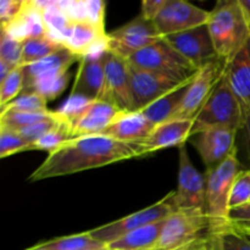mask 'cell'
Returning a JSON list of instances; mask_svg holds the SVG:
<instances>
[{"instance_id": "1", "label": "cell", "mask_w": 250, "mask_h": 250, "mask_svg": "<svg viewBox=\"0 0 250 250\" xmlns=\"http://www.w3.org/2000/svg\"><path fill=\"white\" fill-rule=\"evenodd\" d=\"M141 158L138 144L119 142L104 134L72 138L53 153L29 175L28 182L63 177Z\"/></svg>"}, {"instance_id": "2", "label": "cell", "mask_w": 250, "mask_h": 250, "mask_svg": "<svg viewBox=\"0 0 250 250\" xmlns=\"http://www.w3.org/2000/svg\"><path fill=\"white\" fill-rule=\"evenodd\" d=\"M208 28L220 60L229 62L250 39V21L239 0L217 1Z\"/></svg>"}, {"instance_id": "3", "label": "cell", "mask_w": 250, "mask_h": 250, "mask_svg": "<svg viewBox=\"0 0 250 250\" xmlns=\"http://www.w3.org/2000/svg\"><path fill=\"white\" fill-rule=\"evenodd\" d=\"M211 236L204 210H175L164 220L160 238L154 250H194L207 246Z\"/></svg>"}, {"instance_id": "4", "label": "cell", "mask_w": 250, "mask_h": 250, "mask_svg": "<svg viewBox=\"0 0 250 250\" xmlns=\"http://www.w3.org/2000/svg\"><path fill=\"white\" fill-rule=\"evenodd\" d=\"M242 170L234 151L221 165L205 171V212L209 219L211 234L229 227V197L234 180Z\"/></svg>"}, {"instance_id": "5", "label": "cell", "mask_w": 250, "mask_h": 250, "mask_svg": "<svg viewBox=\"0 0 250 250\" xmlns=\"http://www.w3.org/2000/svg\"><path fill=\"white\" fill-rule=\"evenodd\" d=\"M80 60V56L62 46L43 60L23 66V92H37L46 100H54L67 85L70 67Z\"/></svg>"}, {"instance_id": "6", "label": "cell", "mask_w": 250, "mask_h": 250, "mask_svg": "<svg viewBox=\"0 0 250 250\" xmlns=\"http://www.w3.org/2000/svg\"><path fill=\"white\" fill-rule=\"evenodd\" d=\"M242 121L243 109L224 71L209 99L193 120L192 136L211 127H227L237 131Z\"/></svg>"}, {"instance_id": "7", "label": "cell", "mask_w": 250, "mask_h": 250, "mask_svg": "<svg viewBox=\"0 0 250 250\" xmlns=\"http://www.w3.org/2000/svg\"><path fill=\"white\" fill-rule=\"evenodd\" d=\"M127 62L133 67L170 76L178 81L190 80L199 71L176 51L165 38L132 55Z\"/></svg>"}, {"instance_id": "8", "label": "cell", "mask_w": 250, "mask_h": 250, "mask_svg": "<svg viewBox=\"0 0 250 250\" xmlns=\"http://www.w3.org/2000/svg\"><path fill=\"white\" fill-rule=\"evenodd\" d=\"M172 195L173 192L168 193L160 202L155 203L146 209H142L133 214L127 215L122 219L103 225V226L93 229L88 232L98 242L105 244V246H109L110 243L122 238L136 229L167 219L176 210L172 204Z\"/></svg>"}, {"instance_id": "9", "label": "cell", "mask_w": 250, "mask_h": 250, "mask_svg": "<svg viewBox=\"0 0 250 250\" xmlns=\"http://www.w3.org/2000/svg\"><path fill=\"white\" fill-rule=\"evenodd\" d=\"M160 39L163 36L154 21H149L139 14L124 26L107 33V50L127 61L132 55Z\"/></svg>"}, {"instance_id": "10", "label": "cell", "mask_w": 250, "mask_h": 250, "mask_svg": "<svg viewBox=\"0 0 250 250\" xmlns=\"http://www.w3.org/2000/svg\"><path fill=\"white\" fill-rule=\"evenodd\" d=\"M205 175L193 165L186 144L178 148V185L173 192L172 204L176 210L199 209L205 211Z\"/></svg>"}, {"instance_id": "11", "label": "cell", "mask_w": 250, "mask_h": 250, "mask_svg": "<svg viewBox=\"0 0 250 250\" xmlns=\"http://www.w3.org/2000/svg\"><path fill=\"white\" fill-rule=\"evenodd\" d=\"M226 62L220 59L203 66L188 85L185 98L172 120H194L211 95L225 71ZM171 120V121H172Z\"/></svg>"}, {"instance_id": "12", "label": "cell", "mask_w": 250, "mask_h": 250, "mask_svg": "<svg viewBox=\"0 0 250 250\" xmlns=\"http://www.w3.org/2000/svg\"><path fill=\"white\" fill-rule=\"evenodd\" d=\"M100 100L110 103L120 111H134L128 63L107 49L105 51L104 89Z\"/></svg>"}, {"instance_id": "13", "label": "cell", "mask_w": 250, "mask_h": 250, "mask_svg": "<svg viewBox=\"0 0 250 250\" xmlns=\"http://www.w3.org/2000/svg\"><path fill=\"white\" fill-rule=\"evenodd\" d=\"M236 134L232 128L211 127L193 134L188 142L198 151L207 170H211L236 151Z\"/></svg>"}, {"instance_id": "14", "label": "cell", "mask_w": 250, "mask_h": 250, "mask_svg": "<svg viewBox=\"0 0 250 250\" xmlns=\"http://www.w3.org/2000/svg\"><path fill=\"white\" fill-rule=\"evenodd\" d=\"M128 68L134 111L146 109V106L186 82L153 71L141 70L131 65H128Z\"/></svg>"}, {"instance_id": "15", "label": "cell", "mask_w": 250, "mask_h": 250, "mask_svg": "<svg viewBox=\"0 0 250 250\" xmlns=\"http://www.w3.org/2000/svg\"><path fill=\"white\" fill-rule=\"evenodd\" d=\"M210 11L200 9L185 0H167L159 16L154 20L163 38L189 31L208 23Z\"/></svg>"}, {"instance_id": "16", "label": "cell", "mask_w": 250, "mask_h": 250, "mask_svg": "<svg viewBox=\"0 0 250 250\" xmlns=\"http://www.w3.org/2000/svg\"><path fill=\"white\" fill-rule=\"evenodd\" d=\"M165 41L198 70L219 59L208 24L165 37Z\"/></svg>"}, {"instance_id": "17", "label": "cell", "mask_w": 250, "mask_h": 250, "mask_svg": "<svg viewBox=\"0 0 250 250\" xmlns=\"http://www.w3.org/2000/svg\"><path fill=\"white\" fill-rule=\"evenodd\" d=\"M105 51L106 49L81 58L71 95L100 99L105 81Z\"/></svg>"}, {"instance_id": "18", "label": "cell", "mask_w": 250, "mask_h": 250, "mask_svg": "<svg viewBox=\"0 0 250 250\" xmlns=\"http://www.w3.org/2000/svg\"><path fill=\"white\" fill-rule=\"evenodd\" d=\"M193 120H172L158 125L150 136L138 144L141 158L151 155L163 149L173 148L186 144L192 136Z\"/></svg>"}, {"instance_id": "19", "label": "cell", "mask_w": 250, "mask_h": 250, "mask_svg": "<svg viewBox=\"0 0 250 250\" xmlns=\"http://www.w3.org/2000/svg\"><path fill=\"white\" fill-rule=\"evenodd\" d=\"M154 128L155 125L142 111H121L103 134L124 143L141 144L150 136Z\"/></svg>"}, {"instance_id": "20", "label": "cell", "mask_w": 250, "mask_h": 250, "mask_svg": "<svg viewBox=\"0 0 250 250\" xmlns=\"http://www.w3.org/2000/svg\"><path fill=\"white\" fill-rule=\"evenodd\" d=\"M120 110L104 100H93L87 109L72 122V138L103 134L120 114Z\"/></svg>"}, {"instance_id": "21", "label": "cell", "mask_w": 250, "mask_h": 250, "mask_svg": "<svg viewBox=\"0 0 250 250\" xmlns=\"http://www.w3.org/2000/svg\"><path fill=\"white\" fill-rule=\"evenodd\" d=\"M225 73L244 111L250 106V39L226 62Z\"/></svg>"}, {"instance_id": "22", "label": "cell", "mask_w": 250, "mask_h": 250, "mask_svg": "<svg viewBox=\"0 0 250 250\" xmlns=\"http://www.w3.org/2000/svg\"><path fill=\"white\" fill-rule=\"evenodd\" d=\"M193 78L183 82L182 84L178 85L177 88H175L173 90L168 92L167 94L161 97L160 99H158L156 102H154L153 104L146 106V109L141 110V111L143 112V114L146 115V119H148L151 124L155 125V126L164 124V122L171 121L173 115L176 114V111H177L178 107H180L181 103H182L183 98H185L186 92H187L188 89V85L192 82Z\"/></svg>"}, {"instance_id": "23", "label": "cell", "mask_w": 250, "mask_h": 250, "mask_svg": "<svg viewBox=\"0 0 250 250\" xmlns=\"http://www.w3.org/2000/svg\"><path fill=\"white\" fill-rule=\"evenodd\" d=\"M163 221L148 225L110 243L109 250H154L160 238Z\"/></svg>"}, {"instance_id": "24", "label": "cell", "mask_w": 250, "mask_h": 250, "mask_svg": "<svg viewBox=\"0 0 250 250\" xmlns=\"http://www.w3.org/2000/svg\"><path fill=\"white\" fill-rule=\"evenodd\" d=\"M61 48H62V45L54 41L53 38H50L48 34L24 39L23 48H22L21 65L27 66L38 62V61L43 60V59L50 56L51 54L60 50Z\"/></svg>"}, {"instance_id": "25", "label": "cell", "mask_w": 250, "mask_h": 250, "mask_svg": "<svg viewBox=\"0 0 250 250\" xmlns=\"http://www.w3.org/2000/svg\"><path fill=\"white\" fill-rule=\"evenodd\" d=\"M36 247L45 250H89L105 248L106 246L93 238L89 232H83L42 242L36 244Z\"/></svg>"}, {"instance_id": "26", "label": "cell", "mask_w": 250, "mask_h": 250, "mask_svg": "<svg viewBox=\"0 0 250 250\" xmlns=\"http://www.w3.org/2000/svg\"><path fill=\"white\" fill-rule=\"evenodd\" d=\"M56 116V111H44V112H24L15 111V110H1L0 112V127L11 129V131H20L26 127L36 125L38 122L53 119Z\"/></svg>"}, {"instance_id": "27", "label": "cell", "mask_w": 250, "mask_h": 250, "mask_svg": "<svg viewBox=\"0 0 250 250\" xmlns=\"http://www.w3.org/2000/svg\"><path fill=\"white\" fill-rule=\"evenodd\" d=\"M70 139H72V124L60 116V121L56 124V126L51 131H49L45 136L42 137L39 141L32 144L28 151L44 150L50 154Z\"/></svg>"}, {"instance_id": "28", "label": "cell", "mask_w": 250, "mask_h": 250, "mask_svg": "<svg viewBox=\"0 0 250 250\" xmlns=\"http://www.w3.org/2000/svg\"><path fill=\"white\" fill-rule=\"evenodd\" d=\"M24 90V70L23 66L14 68L4 80L0 82V107L16 99Z\"/></svg>"}, {"instance_id": "29", "label": "cell", "mask_w": 250, "mask_h": 250, "mask_svg": "<svg viewBox=\"0 0 250 250\" xmlns=\"http://www.w3.org/2000/svg\"><path fill=\"white\" fill-rule=\"evenodd\" d=\"M209 246L214 250H250V241L238 231L229 227L212 234Z\"/></svg>"}, {"instance_id": "30", "label": "cell", "mask_w": 250, "mask_h": 250, "mask_svg": "<svg viewBox=\"0 0 250 250\" xmlns=\"http://www.w3.org/2000/svg\"><path fill=\"white\" fill-rule=\"evenodd\" d=\"M22 48H23V42L15 38L14 36L1 29L0 63H4L11 70L22 66Z\"/></svg>"}, {"instance_id": "31", "label": "cell", "mask_w": 250, "mask_h": 250, "mask_svg": "<svg viewBox=\"0 0 250 250\" xmlns=\"http://www.w3.org/2000/svg\"><path fill=\"white\" fill-rule=\"evenodd\" d=\"M236 155L242 168L250 171V106L243 111V121L237 129Z\"/></svg>"}, {"instance_id": "32", "label": "cell", "mask_w": 250, "mask_h": 250, "mask_svg": "<svg viewBox=\"0 0 250 250\" xmlns=\"http://www.w3.org/2000/svg\"><path fill=\"white\" fill-rule=\"evenodd\" d=\"M48 100L37 92H22L15 100H12L1 110H15L24 112H44L49 111L46 107Z\"/></svg>"}, {"instance_id": "33", "label": "cell", "mask_w": 250, "mask_h": 250, "mask_svg": "<svg viewBox=\"0 0 250 250\" xmlns=\"http://www.w3.org/2000/svg\"><path fill=\"white\" fill-rule=\"evenodd\" d=\"M29 146L31 144L24 141L16 131L0 127V158L1 159L28 151Z\"/></svg>"}, {"instance_id": "34", "label": "cell", "mask_w": 250, "mask_h": 250, "mask_svg": "<svg viewBox=\"0 0 250 250\" xmlns=\"http://www.w3.org/2000/svg\"><path fill=\"white\" fill-rule=\"evenodd\" d=\"M250 203V171L242 170L232 186L229 197V211Z\"/></svg>"}, {"instance_id": "35", "label": "cell", "mask_w": 250, "mask_h": 250, "mask_svg": "<svg viewBox=\"0 0 250 250\" xmlns=\"http://www.w3.org/2000/svg\"><path fill=\"white\" fill-rule=\"evenodd\" d=\"M93 100L88 99V98L81 97V95H71L59 110H56L61 117L70 121L72 124L83 111L88 107V105L92 103Z\"/></svg>"}, {"instance_id": "36", "label": "cell", "mask_w": 250, "mask_h": 250, "mask_svg": "<svg viewBox=\"0 0 250 250\" xmlns=\"http://www.w3.org/2000/svg\"><path fill=\"white\" fill-rule=\"evenodd\" d=\"M59 121H60V115L56 112V116L53 117V119L45 120V121L38 122V124L32 125V126L26 127L23 129H20V131H17V133L32 146L37 141H39L42 137L45 136L49 131H51Z\"/></svg>"}, {"instance_id": "37", "label": "cell", "mask_w": 250, "mask_h": 250, "mask_svg": "<svg viewBox=\"0 0 250 250\" xmlns=\"http://www.w3.org/2000/svg\"><path fill=\"white\" fill-rule=\"evenodd\" d=\"M24 1L19 0H1L0 2V20H1V27L7 26L10 22L14 21L20 12L23 9Z\"/></svg>"}, {"instance_id": "38", "label": "cell", "mask_w": 250, "mask_h": 250, "mask_svg": "<svg viewBox=\"0 0 250 250\" xmlns=\"http://www.w3.org/2000/svg\"><path fill=\"white\" fill-rule=\"evenodd\" d=\"M229 227L236 229H250V203L244 207L233 209L229 211Z\"/></svg>"}, {"instance_id": "39", "label": "cell", "mask_w": 250, "mask_h": 250, "mask_svg": "<svg viewBox=\"0 0 250 250\" xmlns=\"http://www.w3.org/2000/svg\"><path fill=\"white\" fill-rule=\"evenodd\" d=\"M166 2L167 0H144L141 5V15L149 21H154L164 9Z\"/></svg>"}, {"instance_id": "40", "label": "cell", "mask_w": 250, "mask_h": 250, "mask_svg": "<svg viewBox=\"0 0 250 250\" xmlns=\"http://www.w3.org/2000/svg\"><path fill=\"white\" fill-rule=\"evenodd\" d=\"M239 1H241L242 7L244 9V11H246L247 16H248L250 21V0H239Z\"/></svg>"}, {"instance_id": "41", "label": "cell", "mask_w": 250, "mask_h": 250, "mask_svg": "<svg viewBox=\"0 0 250 250\" xmlns=\"http://www.w3.org/2000/svg\"><path fill=\"white\" fill-rule=\"evenodd\" d=\"M231 229H232V227H231ZM236 231H238L239 233L243 234V236L246 237L247 239H249V241H250V229H236Z\"/></svg>"}, {"instance_id": "42", "label": "cell", "mask_w": 250, "mask_h": 250, "mask_svg": "<svg viewBox=\"0 0 250 250\" xmlns=\"http://www.w3.org/2000/svg\"><path fill=\"white\" fill-rule=\"evenodd\" d=\"M209 241H210V239H209ZM194 250H214V249H212V248H211V247H210V246H209V243H208V244H207V246L202 247V248H198V249H194Z\"/></svg>"}, {"instance_id": "43", "label": "cell", "mask_w": 250, "mask_h": 250, "mask_svg": "<svg viewBox=\"0 0 250 250\" xmlns=\"http://www.w3.org/2000/svg\"><path fill=\"white\" fill-rule=\"evenodd\" d=\"M27 250H45V249H43V248H38V247L33 246V247H32V248H28Z\"/></svg>"}, {"instance_id": "44", "label": "cell", "mask_w": 250, "mask_h": 250, "mask_svg": "<svg viewBox=\"0 0 250 250\" xmlns=\"http://www.w3.org/2000/svg\"><path fill=\"white\" fill-rule=\"evenodd\" d=\"M89 250H109V249H107V247H105V248H99V249H89Z\"/></svg>"}]
</instances>
